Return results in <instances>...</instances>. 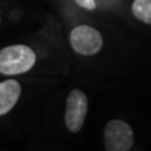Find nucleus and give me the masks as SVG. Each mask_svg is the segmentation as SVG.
<instances>
[{
	"label": "nucleus",
	"instance_id": "obj_1",
	"mask_svg": "<svg viewBox=\"0 0 151 151\" xmlns=\"http://www.w3.org/2000/svg\"><path fill=\"white\" fill-rule=\"evenodd\" d=\"M35 63V53L28 45L15 44L0 50V73L15 76L28 72Z\"/></svg>",
	"mask_w": 151,
	"mask_h": 151
},
{
	"label": "nucleus",
	"instance_id": "obj_3",
	"mask_svg": "<svg viewBox=\"0 0 151 151\" xmlns=\"http://www.w3.org/2000/svg\"><path fill=\"white\" fill-rule=\"evenodd\" d=\"M72 48L82 55H92L101 50L103 40L100 32L89 25H78L70 32Z\"/></svg>",
	"mask_w": 151,
	"mask_h": 151
},
{
	"label": "nucleus",
	"instance_id": "obj_2",
	"mask_svg": "<svg viewBox=\"0 0 151 151\" xmlns=\"http://www.w3.org/2000/svg\"><path fill=\"white\" fill-rule=\"evenodd\" d=\"M134 146V131L127 122L112 120L105 127V147L107 151H129Z\"/></svg>",
	"mask_w": 151,
	"mask_h": 151
},
{
	"label": "nucleus",
	"instance_id": "obj_4",
	"mask_svg": "<svg viewBox=\"0 0 151 151\" xmlns=\"http://www.w3.org/2000/svg\"><path fill=\"white\" fill-rule=\"evenodd\" d=\"M88 111L87 96L81 89H73L68 94L65 108V126L70 132H78L82 129Z\"/></svg>",
	"mask_w": 151,
	"mask_h": 151
},
{
	"label": "nucleus",
	"instance_id": "obj_5",
	"mask_svg": "<svg viewBox=\"0 0 151 151\" xmlns=\"http://www.w3.org/2000/svg\"><path fill=\"white\" fill-rule=\"evenodd\" d=\"M20 92L22 87L15 79H8L0 83V116L8 113L15 106Z\"/></svg>",
	"mask_w": 151,
	"mask_h": 151
},
{
	"label": "nucleus",
	"instance_id": "obj_7",
	"mask_svg": "<svg viewBox=\"0 0 151 151\" xmlns=\"http://www.w3.org/2000/svg\"><path fill=\"white\" fill-rule=\"evenodd\" d=\"M76 3L88 10H93L96 8V0H76Z\"/></svg>",
	"mask_w": 151,
	"mask_h": 151
},
{
	"label": "nucleus",
	"instance_id": "obj_6",
	"mask_svg": "<svg viewBox=\"0 0 151 151\" xmlns=\"http://www.w3.org/2000/svg\"><path fill=\"white\" fill-rule=\"evenodd\" d=\"M132 13L141 22L151 25V0H135L132 4Z\"/></svg>",
	"mask_w": 151,
	"mask_h": 151
}]
</instances>
